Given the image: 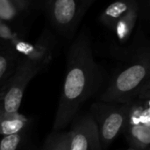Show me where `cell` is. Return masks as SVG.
Instances as JSON below:
<instances>
[{"label": "cell", "mask_w": 150, "mask_h": 150, "mask_svg": "<svg viewBox=\"0 0 150 150\" xmlns=\"http://www.w3.org/2000/svg\"><path fill=\"white\" fill-rule=\"evenodd\" d=\"M99 80L88 35L82 33L71 44L67 72L53 125V132H62L74 120L82 105L93 94Z\"/></svg>", "instance_id": "1"}, {"label": "cell", "mask_w": 150, "mask_h": 150, "mask_svg": "<svg viewBox=\"0 0 150 150\" xmlns=\"http://www.w3.org/2000/svg\"><path fill=\"white\" fill-rule=\"evenodd\" d=\"M149 55L143 53L123 66L112 77L100 102L127 103L133 102L149 83Z\"/></svg>", "instance_id": "2"}, {"label": "cell", "mask_w": 150, "mask_h": 150, "mask_svg": "<svg viewBox=\"0 0 150 150\" xmlns=\"http://www.w3.org/2000/svg\"><path fill=\"white\" fill-rule=\"evenodd\" d=\"M132 102L127 103H107L97 102L91 107L93 118L103 149L110 146L123 132L127 124Z\"/></svg>", "instance_id": "3"}, {"label": "cell", "mask_w": 150, "mask_h": 150, "mask_svg": "<svg viewBox=\"0 0 150 150\" xmlns=\"http://www.w3.org/2000/svg\"><path fill=\"white\" fill-rule=\"evenodd\" d=\"M43 65L23 58L14 73L0 89V111L4 113L18 112L26 87L40 72Z\"/></svg>", "instance_id": "4"}, {"label": "cell", "mask_w": 150, "mask_h": 150, "mask_svg": "<svg viewBox=\"0 0 150 150\" xmlns=\"http://www.w3.org/2000/svg\"><path fill=\"white\" fill-rule=\"evenodd\" d=\"M96 0H47L52 25L62 34L71 35Z\"/></svg>", "instance_id": "5"}, {"label": "cell", "mask_w": 150, "mask_h": 150, "mask_svg": "<svg viewBox=\"0 0 150 150\" xmlns=\"http://www.w3.org/2000/svg\"><path fill=\"white\" fill-rule=\"evenodd\" d=\"M70 133L69 150H104L96 124L89 114L76 117Z\"/></svg>", "instance_id": "6"}, {"label": "cell", "mask_w": 150, "mask_h": 150, "mask_svg": "<svg viewBox=\"0 0 150 150\" xmlns=\"http://www.w3.org/2000/svg\"><path fill=\"white\" fill-rule=\"evenodd\" d=\"M123 133L130 148L135 150H150L149 125H126Z\"/></svg>", "instance_id": "7"}, {"label": "cell", "mask_w": 150, "mask_h": 150, "mask_svg": "<svg viewBox=\"0 0 150 150\" xmlns=\"http://www.w3.org/2000/svg\"><path fill=\"white\" fill-rule=\"evenodd\" d=\"M18 57L9 43L0 44V89L14 73L20 61Z\"/></svg>", "instance_id": "8"}, {"label": "cell", "mask_w": 150, "mask_h": 150, "mask_svg": "<svg viewBox=\"0 0 150 150\" xmlns=\"http://www.w3.org/2000/svg\"><path fill=\"white\" fill-rule=\"evenodd\" d=\"M136 4V0H117L105 8L100 16V21L112 29L116 21Z\"/></svg>", "instance_id": "9"}, {"label": "cell", "mask_w": 150, "mask_h": 150, "mask_svg": "<svg viewBox=\"0 0 150 150\" xmlns=\"http://www.w3.org/2000/svg\"><path fill=\"white\" fill-rule=\"evenodd\" d=\"M29 120L22 114L4 113L0 111V135L7 136L23 133Z\"/></svg>", "instance_id": "10"}, {"label": "cell", "mask_w": 150, "mask_h": 150, "mask_svg": "<svg viewBox=\"0 0 150 150\" xmlns=\"http://www.w3.org/2000/svg\"><path fill=\"white\" fill-rule=\"evenodd\" d=\"M139 13V4H137L133 8H131L125 15L119 19L112 28L117 39L120 42H126L131 35L134 26L136 24Z\"/></svg>", "instance_id": "11"}, {"label": "cell", "mask_w": 150, "mask_h": 150, "mask_svg": "<svg viewBox=\"0 0 150 150\" xmlns=\"http://www.w3.org/2000/svg\"><path fill=\"white\" fill-rule=\"evenodd\" d=\"M31 0H0V20L10 22L26 11L30 5Z\"/></svg>", "instance_id": "12"}, {"label": "cell", "mask_w": 150, "mask_h": 150, "mask_svg": "<svg viewBox=\"0 0 150 150\" xmlns=\"http://www.w3.org/2000/svg\"><path fill=\"white\" fill-rule=\"evenodd\" d=\"M70 133L62 131L52 133L47 138L43 150H69Z\"/></svg>", "instance_id": "13"}, {"label": "cell", "mask_w": 150, "mask_h": 150, "mask_svg": "<svg viewBox=\"0 0 150 150\" xmlns=\"http://www.w3.org/2000/svg\"><path fill=\"white\" fill-rule=\"evenodd\" d=\"M23 133L4 136L0 141V150H18L23 137Z\"/></svg>", "instance_id": "14"}, {"label": "cell", "mask_w": 150, "mask_h": 150, "mask_svg": "<svg viewBox=\"0 0 150 150\" xmlns=\"http://www.w3.org/2000/svg\"><path fill=\"white\" fill-rule=\"evenodd\" d=\"M127 150H135V149H132V148H129L128 149H127Z\"/></svg>", "instance_id": "15"}]
</instances>
